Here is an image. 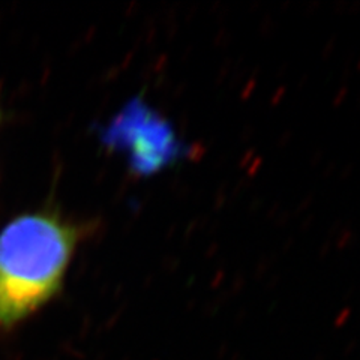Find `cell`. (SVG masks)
<instances>
[{
    "label": "cell",
    "mask_w": 360,
    "mask_h": 360,
    "mask_svg": "<svg viewBox=\"0 0 360 360\" xmlns=\"http://www.w3.org/2000/svg\"><path fill=\"white\" fill-rule=\"evenodd\" d=\"M94 230L49 207L21 213L0 230V332L59 295L78 245Z\"/></svg>",
    "instance_id": "obj_1"
},
{
    "label": "cell",
    "mask_w": 360,
    "mask_h": 360,
    "mask_svg": "<svg viewBox=\"0 0 360 360\" xmlns=\"http://www.w3.org/2000/svg\"><path fill=\"white\" fill-rule=\"evenodd\" d=\"M0 120H2V107H0Z\"/></svg>",
    "instance_id": "obj_3"
},
{
    "label": "cell",
    "mask_w": 360,
    "mask_h": 360,
    "mask_svg": "<svg viewBox=\"0 0 360 360\" xmlns=\"http://www.w3.org/2000/svg\"><path fill=\"white\" fill-rule=\"evenodd\" d=\"M105 143L127 150L132 170L144 176L174 164L184 155V146L170 123L140 99L131 101L112 119L105 131Z\"/></svg>",
    "instance_id": "obj_2"
}]
</instances>
